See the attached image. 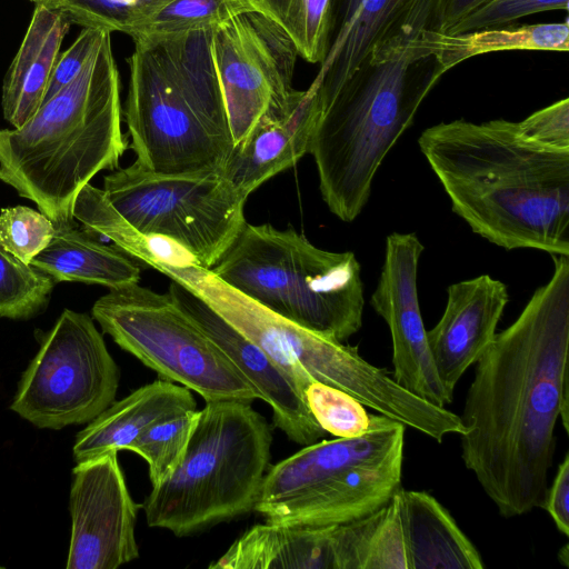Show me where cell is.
Returning a JSON list of instances; mask_svg holds the SVG:
<instances>
[{"label":"cell","mask_w":569,"mask_h":569,"mask_svg":"<svg viewBox=\"0 0 569 569\" xmlns=\"http://www.w3.org/2000/svg\"><path fill=\"white\" fill-rule=\"evenodd\" d=\"M541 508H545L557 529L569 536V455L558 466L550 489L547 490Z\"/></svg>","instance_id":"obj_37"},{"label":"cell","mask_w":569,"mask_h":569,"mask_svg":"<svg viewBox=\"0 0 569 569\" xmlns=\"http://www.w3.org/2000/svg\"><path fill=\"white\" fill-rule=\"evenodd\" d=\"M56 281L0 247V317L29 319L46 308Z\"/></svg>","instance_id":"obj_30"},{"label":"cell","mask_w":569,"mask_h":569,"mask_svg":"<svg viewBox=\"0 0 569 569\" xmlns=\"http://www.w3.org/2000/svg\"><path fill=\"white\" fill-rule=\"evenodd\" d=\"M211 51L236 147L269 104L293 89L299 54L283 30L251 11L217 27Z\"/></svg>","instance_id":"obj_13"},{"label":"cell","mask_w":569,"mask_h":569,"mask_svg":"<svg viewBox=\"0 0 569 569\" xmlns=\"http://www.w3.org/2000/svg\"><path fill=\"white\" fill-rule=\"evenodd\" d=\"M320 113L313 93L292 89L269 104L247 138L233 147L221 173L248 199L259 186L309 153Z\"/></svg>","instance_id":"obj_18"},{"label":"cell","mask_w":569,"mask_h":569,"mask_svg":"<svg viewBox=\"0 0 569 569\" xmlns=\"http://www.w3.org/2000/svg\"><path fill=\"white\" fill-rule=\"evenodd\" d=\"M520 136L548 151L569 152V99H561L517 122Z\"/></svg>","instance_id":"obj_35"},{"label":"cell","mask_w":569,"mask_h":569,"mask_svg":"<svg viewBox=\"0 0 569 569\" xmlns=\"http://www.w3.org/2000/svg\"><path fill=\"white\" fill-rule=\"evenodd\" d=\"M0 568H1V566H0Z\"/></svg>","instance_id":"obj_41"},{"label":"cell","mask_w":569,"mask_h":569,"mask_svg":"<svg viewBox=\"0 0 569 569\" xmlns=\"http://www.w3.org/2000/svg\"><path fill=\"white\" fill-rule=\"evenodd\" d=\"M446 0H395L386 27L369 57L375 62L416 59L428 32H440Z\"/></svg>","instance_id":"obj_27"},{"label":"cell","mask_w":569,"mask_h":569,"mask_svg":"<svg viewBox=\"0 0 569 569\" xmlns=\"http://www.w3.org/2000/svg\"><path fill=\"white\" fill-rule=\"evenodd\" d=\"M170 0H47L70 23L83 28L118 31L132 37L138 29Z\"/></svg>","instance_id":"obj_29"},{"label":"cell","mask_w":569,"mask_h":569,"mask_svg":"<svg viewBox=\"0 0 569 569\" xmlns=\"http://www.w3.org/2000/svg\"><path fill=\"white\" fill-rule=\"evenodd\" d=\"M443 73L433 54L386 62L368 56L322 108L309 153L337 218L360 214L377 170Z\"/></svg>","instance_id":"obj_5"},{"label":"cell","mask_w":569,"mask_h":569,"mask_svg":"<svg viewBox=\"0 0 569 569\" xmlns=\"http://www.w3.org/2000/svg\"><path fill=\"white\" fill-rule=\"evenodd\" d=\"M271 445L251 402L206 401L179 466L143 502L148 526L184 537L252 511Z\"/></svg>","instance_id":"obj_7"},{"label":"cell","mask_w":569,"mask_h":569,"mask_svg":"<svg viewBox=\"0 0 569 569\" xmlns=\"http://www.w3.org/2000/svg\"><path fill=\"white\" fill-rule=\"evenodd\" d=\"M425 247L415 233L387 237L385 260L370 305L388 325L392 340L393 379L413 395L439 407L452 402L431 358L417 288Z\"/></svg>","instance_id":"obj_16"},{"label":"cell","mask_w":569,"mask_h":569,"mask_svg":"<svg viewBox=\"0 0 569 569\" xmlns=\"http://www.w3.org/2000/svg\"><path fill=\"white\" fill-rule=\"evenodd\" d=\"M114 210L143 234L170 238L211 269L246 224L247 198L221 171L168 176L137 161L103 178Z\"/></svg>","instance_id":"obj_11"},{"label":"cell","mask_w":569,"mask_h":569,"mask_svg":"<svg viewBox=\"0 0 569 569\" xmlns=\"http://www.w3.org/2000/svg\"><path fill=\"white\" fill-rule=\"evenodd\" d=\"M69 509L67 569H116L139 557L138 505L128 490L118 451L77 462Z\"/></svg>","instance_id":"obj_14"},{"label":"cell","mask_w":569,"mask_h":569,"mask_svg":"<svg viewBox=\"0 0 569 569\" xmlns=\"http://www.w3.org/2000/svg\"><path fill=\"white\" fill-rule=\"evenodd\" d=\"M58 10L38 3L2 86L4 119L22 127L42 106L53 64L70 27Z\"/></svg>","instance_id":"obj_22"},{"label":"cell","mask_w":569,"mask_h":569,"mask_svg":"<svg viewBox=\"0 0 569 569\" xmlns=\"http://www.w3.org/2000/svg\"><path fill=\"white\" fill-rule=\"evenodd\" d=\"M204 301L240 333L260 347L302 392L313 380L347 392L365 407L411 426L423 400L401 387L386 369L366 361L357 348L312 332L256 302L196 263H154Z\"/></svg>","instance_id":"obj_9"},{"label":"cell","mask_w":569,"mask_h":569,"mask_svg":"<svg viewBox=\"0 0 569 569\" xmlns=\"http://www.w3.org/2000/svg\"><path fill=\"white\" fill-rule=\"evenodd\" d=\"M442 317L427 331L435 369L447 392H453L467 369L476 363L496 336L508 303V289L489 274L448 287Z\"/></svg>","instance_id":"obj_19"},{"label":"cell","mask_w":569,"mask_h":569,"mask_svg":"<svg viewBox=\"0 0 569 569\" xmlns=\"http://www.w3.org/2000/svg\"><path fill=\"white\" fill-rule=\"evenodd\" d=\"M120 79L107 33L67 87L20 128L0 130V180L38 206L54 226L73 221L80 190L114 170L128 148Z\"/></svg>","instance_id":"obj_3"},{"label":"cell","mask_w":569,"mask_h":569,"mask_svg":"<svg viewBox=\"0 0 569 569\" xmlns=\"http://www.w3.org/2000/svg\"><path fill=\"white\" fill-rule=\"evenodd\" d=\"M420 151L471 230L505 249L569 257V152L525 140L517 122H441Z\"/></svg>","instance_id":"obj_2"},{"label":"cell","mask_w":569,"mask_h":569,"mask_svg":"<svg viewBox=\"0 0 569 569\" xmlns=\"http://www.w3.org/2000/svg\"><path fill=\"white\" fill-rule=\"evenodd\" d=\"M486 1L488 0H446L440 32H446L463 16Z\"/></svg>","instance_id":"obj_38"},{"label":"cell","mask_w":569,"mask_h":569,"mask_svg":"<svg viewBox=\"0 0 569 569\" xmlns=\"http://www.w3.org/2000/svg\"><path fill=\"white\" fill-rule=\"evenodd\" d=\"M395 0H331L328 49L307 89L322 108L370 54Z\"/></svg>","instance_id":"obj_23"},{"label":"cell","mask_w":569,"mask_h":569,"mask_svg":"<svg viewBox=\"0 0 569 569\" xmlns=\"http://www.w3.org/2000/svg\"><path fill=\"white\" fill-rule=\"evenodd\" d=\"M293 42L298 54L310 63H321L327 54L331 0H241Z\"/></svg>","instance_id":"obj_26"},{"label":"cell","mask_w":569,"mask_h":569,"mask_svg":"<svg viewBox=\"0 0 569 569\" xmlns=\"http://www.w3.org/2000/svg\"><path fill=\"white\" fill-rule=\"evenodd\" d=\"M168 292L270 406L274 426L290 440L308 446L326 433L293 380L260 347L182 284L171 281Z\"/></svg>","instance_id":"obj_17"},{"label":"cell","mask_w":569,"mask_h":569,"mask_svg":"<svg viewBox=\"0 0 569 569\" xmlns=\"http://www.w3.org/2000/svg\"><path fill=\"white\" fill-rule=\"evenodd\" d=\"M213 30L133 40L123 114L136 161L151 172H218L233 149Z\"/></svg>","instance_id":"obj_4"},{"label":"cell","mask_w":569,"mask_h":569,"mask_svg":"<svg viewBox=\"0 0 569 569\" xmlns=\"http://www.w3.org/2000/svg\"><path fill=\"white\" fill-rule=\"evenodd\" d=\"M405 429L386 418L365 435L305 446L267 470L253 510L267 521L307 526L378 510L401 487Z\"/></svg>","instance_id":"obj_8"},{"label":"cell","mask_w":569,"mask_h":569,"mask_svg":"<svg viewBox=\"0 0 569 569\" xmlns=\"http://www.w3.org/2000/svg\"><path fill=\"white\" fill-rule=\"evenodd\" d=\"M30 1H31V2H34L36 4H38V3H43V2H46L47 0H30Z\"/></svg>","instance_id":"obj_40"},{"label":"cell","mask_w":569,"mask_h":569,"mask_svg":"<svg viewBox=\"0 0 569 569\" xmlns=\"http://www.w3.org/2000/svg\"><path fill=\"white\" fill-rule=\"evenodd\" d=\"M336 526L256 525L209 568L337 569Z\"/></svg>","instance_id":"obj_21"},{"label":"cell","mask_w":569,"mask_h":569,"mask_svg":"<svg viewBox=\"0 0 569 569\" xmlns=\"http://www.w3.org/2000/svg\"><path fill=\"white\" fill-rule=\"evenodd\" d=\"M303 397L318 425L337 438L365 435L387 418L370 415L352 396L317 380L308 383Z\"/></svg>","instance_id":"obj_31"},{"label":"cell","mask_w":569,"mask_h":569,"mask_svg":"<svg viewBox=\"0 0 569 569\" xmlns=\"http://www.w3.org/2000/svg\"><path fill=\"white\" fill-rule=\"evenodd\" d=\"M197 410L188 388L166 379L144 385L113 401L78 432L72 455L81 462L109 451L129 450L150 427L188 411Z\"/></svg>","instance_id":"obj_20"},{"label":"cell","mask_w":569,"mask_h":569,"mask_svg":"<svg viewBox=\"0 0 569 569\" xmlns=\"http://www.w3.org/2000/svg\"><path fill=\"white\" fill-rule=\"evenodd\" d=\"M119 378L92 318L64 309L23 371L10 409L41 429L88 423L114 401Z\"/></svg>","instance_id":"obj_12"},{"label":"cell","mask_w":569,"mask_h":569,"mask_svg":"<svg viewBox=\"0 0 569 569\" xmlns=\"http://www.w3.org/2000/svg\"><path fill=\"white\" fill-rule=\"evenodd\" d=\"M54 230L46 214L26 206L0 212V247L27 264L47 247Z\"/></svg>","instance_id":"obj_33"},{"label":"cell","mask_w":569,"mask_h":569,"mask_svg":"<svg viewBox=\"0 0 569 569\" xmlns=\"http://www.w3.org/2000/svg\"><path fill=\"white\" fill-rule=\"evenodd\" d=\"M569 0H488L472 9L446 32L462 33L490 27H500L519 18L548 10H565Z\"/></svg>","instance_id":"obj_34"},{"label":"cell","mask_w":569,"mask_h":569,"mask_svg":"<svg viewBox=\"0 0 569 569\" xmlns=\"http://www.w3.org/2000/svg\"><path fill=\"white\" fill-rule=\"evenodd\" d=\"M569 555H568V545H565L560 550H559V561L568 567L569 566Z\"/></svg>","instance_id":"obj_39"},{"label":"cell","mask_w":569,"mask_h":569,"mask_svg":"<svg viewBox=\"0 0 569 569\" xmlns=\"http://www.w3.org/2000/svg\"><path fill=\"white\" fill-rule=\"evenodd\" d=\"M476 361L460 417L461 458L500 516L541 508L558 418L569 417V257Z\"/></svg>","instance_id":"obj_1"},{"label":"cell","mask_w":569,"mask_h":569,"mask_svg":"<svg viewBox=\"0 0 569 569\" xmlns=\"http://www.w3.org/2000/svg\"><path fill=\"white\" fill-rule=\"evenodd\" d=\"M211 270L274 313L343 342L362 326L360 264L351 251L312 244L292 227L246 222Z\"/></svg>","instance_id":"obj_6"},{"label":"cell","mask_w":569,"mask_h":569,"mask_svg":"<svg viewBox=\"0 0 569 569\" xmlns=\"http://www.w3.org/2000/svg\"><path fill=\"white\" fill-rule=\"evenodd\" d=\"M92 317L103 332L160 378L206 401L252 402L257 393L172 296L131 283L100 297Z\"/></svg>","instance_id":"obj_10"},{"label":"cell","mask_w":569,"mask_h":569,"mask_svg":"<svg viewBox=\"0 0 569 569\" xmlns=\"http://www.w3.org/2000/svg\"><path fill=\"white\" fill-rule=\"evenodd\" d=\"M248 9L241 0H170L131 37L156 39L213 30Z\"/></svg>","instance_id":"obj_28"},{"label":"cell","mask_w":569,"mask_h":569,"mask_svg":"<svg viewBox=\"0 0 569 569\" xmlns=\"http://www.w3.org/2000/svg\"><path fill=\"white\" fill-rule=\"evenodd\" d=\"M54 233L31 266L54 281L98 283L109 289L138 283L140 268L117 247H109L71 222Z\"/></svg>","instance_id":"obj_24"},{"label":"cell","mask_w":569,"mask_h":569,"mask_svg":"<svg viewBox=\"0 0 569 569\" xmlns=\"http://www.w3.org/2000/svg\"><path fill=\"white\" fill-rule=\"evenodd\" d=\"M481 556L431 495L398 488L378 509L363 569H482Z\"/></svg>","instance_id":"obj_15"},{"label":"cell","mask_w":569,"mask_h":569,"mask_svg":"<svg viewBox=\"0 0 569 569\" xmlns=\"http://www.w3.org/2000/svg\"><path fill=\"white\" fill-rule=\"evenodd\" d=\"M568 49L569 24L566 20L561 23L490 27L456 34L428 32L421 38L415 51V58L433 54L446 72L469 58L489 52L507 50L567 52Z\"/></svg>","instance_id":"obj_25"},{"label":"cell","mask_w":569,"mask_h":569,"mask_svg":"<svg viewBox=\"0 0 569 569\" xmlns=\"http://www.w3.org/2000/svg\"><path fill=\"white\" fill-rule=\"evenodd\" d=\"M107 33L111 32L97 28H83L72 44L59 53L52 68L43 103L74 80L99 50Z\"/></svg>","instance_id":"obj_36"},{"label":"cell","mask_w":569,"mask_h":569,"mask_svg":"<svg viewBox=\"0 0 569 569\" xmlns=\"http://www.w3.org/2000/svg\"><path fill=\"white\" fill-rule=\"evenodd\" d=\"M199 410L161 421L146 430L129 450L148 463L152 487L158 486L179 466L198 421Z\"/></svg>","instance_id":"obj_32"}]
</instances>
